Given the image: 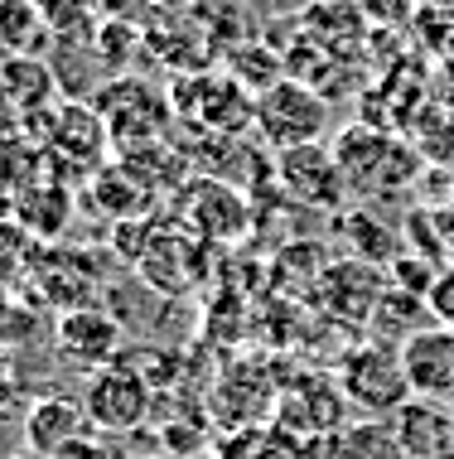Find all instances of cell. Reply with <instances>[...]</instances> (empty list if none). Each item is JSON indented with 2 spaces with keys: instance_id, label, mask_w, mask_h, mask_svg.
Returning a JSON list of instances; mask_svg holds the SVG:
<instances>
[{
  "instance_id": "11",
  "label": "cell",
  "mask_w": 454,
  "mask_h": 459,
  "mask_svg": "<svg viewBox=\"0 0 454 459\" xmlns=\"http://www.w3.org/2000/svg\"><path fill=\"white\" fill-rule=\"evenodd\" d=\"M431 309L440 315V325H454V271H445V276H435V285H431Z\"/></svg>"
},
{
  "instance_id": "16",
  "label": "cell",
  "mask_w": 454,
  "mask_h": 459,
  "mask_svg": "<svg viewBox=\"0 0 454 459\" xmlns=\"http://www.w3.org/2000/svg\"><path fill=\"white\" fill-rule=\"evenodd\" d=\"M445 459H454V450H450V455H445Z\"/></svg>"
},
{
  "instance_id": "6",
  "label": "cell",
  "mask_w": 454,
  "mask_h": 459,
  "mask_svg": "<svg viewBox=\"0 0 454 459\" xmlns=\"http://www.w3.org/2000/svg\"><path fill=\"white\" fill-rule=\"evenodd\" d=\"M92 430V416L82 402L73 396H39L24 416V450L44 455V459H58L68 445H78L82 436Z\"/></svg>"
},
{
  "instance_id": "14",
  "label": "cell",
  "mask_w": 454,
  "mask_h": 459,
  "mask_svg": "<svg viewBox=\"0 0 454 459\" xmlns=\"http://www.w3.org/2000/svg\"><path fill=\"white\" fill-rule=\"evenodd\" d=\"M131 459H175L169 450H141V455H131Z\"/></svg>"
},
{
  "instance_id": "10",
  "label": "cell",
  "mask_w": 454,
  "mask_h": 459,
  "mask_svg": "<svg viewBox=\"0 0 454 459\" xmlns=\"http://www.w3.org/2000/svg\"><path fill=\"white\" fill-rule=\"evenodd\" d=\"M411 5L415 0H358V10L367 20H377V24H401L411 15Z\"/></svg>"
},
{
  "instance_id": "4",
  "label": "cell",
  "mask_w": 454,
  "mask_h": 459,
  "mask_svg": "<svg viewBox=\"0 0 454 459\" xmlns=\"http://www.w3.org/2000/svg\"><path fill=\"white\" fill-rule=\"evenodd\" d=\"M54 343L58 353L68 358L73 368L82 372H97L107 363H116V349H121V325L107 309H92V305H73L58 315L54 325Z\"/></svg>"
},
{
  "instance_id": "3",
  "label": "cell",
  "mask_w": 454,
  "mask_h": 459,
  "mask_svg": "<svg viewBox=\"0 0 454 459\" xmlns=\"http://www.w3.org/2000/svg\"><path fill=\"white\" fill-rule=\"evenodd\" d=\"M150 382L141 377L136 368L126 363H107L88 372V392H82V406H88L97 430H112V436H131V430L145 426L150 416Z\"/></svg>"
},
{
  "instance_id": "7",
  "label": "cell",
  "mask_w": 454,
  "mask_h": 459,
  "mask_svg": "<svg viewBox=\"0 0 454 459\" xmlns=\"http://www.w3.org/2000/svg\"><path fill=\"white\" fill-rule=\"evenodd\" d=\"M401 358H407L415 396H440V402H454V325L411 333V339L401 343Z\"/></svg>"
},
{
  "instance_id": "12",
  "label": "cell",
  "mask_w": 454,
  "mask_h": 459,
  "mask_svg": "<svg viewBox=\"0 0 454 459\" xmlns=\"http://www.w3.org/2000/svg\"><path fill=\"white\" fill-rule=\"evenodd\" d=\"M155 10H165V15H184V10H199L203 0H150Z\"/></svg>"
},
{
  "instance_id": "9",
  "label": "cell",
  "mask_w": 454,
  "mask_h": 459,
  "mask_svg": "<svg viewBox=\"0 0 454 459\" xmlns=\"http://www.w3.org/2000/svg\"><path fill=\"white\" fill-rule=\"evenodd\" d=\"M58 459H131V450H126V436H112V430H88L78 445H68Z\"/></svg>"
},
{
  "instance_id": "1",
  "label": "cell",
  "mask_w": 454,
  "mask_h": 459,
  "mask_svg": "<svg viewBox=\"0 0 454 459\" xmlns=\"http://www.w3.org/2000/svg\"><path fill=\"white\" fill-rule=\"evenodd\" d=\"M256 126L276 145V151H296V145H314L329 126V107L310 82L280 78L276 88L256 97Z\"/></svg>"
},
{
  "instance_id": "2",
  "label": "cell",
  "mask_w": 454,
  "mask_h": 459,
  "mask_svg": "<svg viewBox=\"0 0 454 459\" xmlns=\"http://www.w3.org/2000/svg\"><path fill=\"white\" fill-rule=\"evenodd\" d=\"M411 372H407V358H401L391 343H377V349H358L348 353L343 363V396L363 411H377V416H391L397 406L411 402Z\"/></svg>"
},
{
  "instance_id": "13",
  "label": "cell",
  "mask_w": 454,
  "mask_h": 459,
  "mask_svg": "<svg viewBox=\"0 0 454 459\" xmlns=\"http://www.w3.org/2000/svg\"><path fill=\"white\" fill-rule=\"evenodd\" d=\"M131 5H136V0H92V10H102V15H126Z\"/></svg>"
},
{
  "instance_id": "15",
  "label": "cell",
  "mask_w": 454,
  "mask_h": 459,
  "mask_svg": "<svg viewBox=\"0 0 454 459\" xmlns=\"http://www.w3.org/2000/svg\"><path fill=\"white\" fill-rule=\"evenodd\" d=\"M15 459H44V455H34V450H24V455H15Z\"/></svg>"
},
{
  "instance_id": "5",
  "label": "cell",
  "mask_w": 454,
  "mask_h": 459,
  "mask_svg": "<svg viewBox=\"0 0 454 459\" xmlns=\"http://www.w3.org/2000/svg\"><path fill=\"white\" fill-rule=\"evenodd\" d=\"M391 436L411 459H445L454 450V411L440 396H415V402L391 411Z\"/></svg>"
},
{
  "instance_id": "8",
  "label": "cell",
  "mask_w": 454,
  "mask_h": 459,
  "mask_svg": "<svg viewBox=\"0 0 454 459\" xmlns=\"http://www.w3.org/2000/svg\"><path fill=\"white\" fill-rule=\"evenodd\" d=\"M280 179L304 204H338L343 198V169L329 151H319V141L280 151Z\"/></svg>"
}]
</instances>
